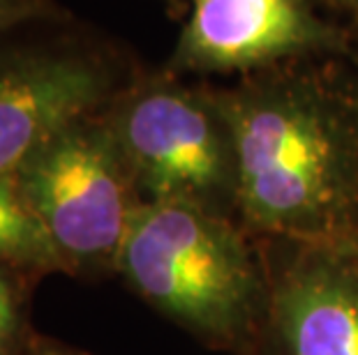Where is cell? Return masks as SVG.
Instances as JSON below:
<instances>
[{"label":"cell","mask_w":358,"mask_h":355,"mask_svg":"<svg viewBox=\"0 0 358 355\" xmlns=\"http://www.w3.org/2000/svg\"><path fill=\"white\" fill-rule=\"evenodd\" d=\"M238 160V222L262 243L340 245L358 229V88L289 63L217 90Z\"/></svg>","instance_id":"obj_1"},{"label":"cell","mask_w":358,"mask_h":355,"mask_svg":"<svg viewBox=\"0 0 358 355\" xmlns=\"http://www.w3.org/2000/svg\"><path fill=\"white\" fill-rule=\"evenodd\" d=\"M116 273L208 349L255 355L268 314L264 249L241 222L187 203H141Z\"/></svg>","instance_id":"obj_2"},{"label":"cell","mask_w":358,"mask_h":355,"mask_svg":"<svg viewBox=\"0 0 358 355\" xmlns=\"http://www.w3.org/2000/svg\"><path fill=\"white\" fill-rule=\"evenodd\" d=\"M143 203H187L238 222V160L217 90L157 77L102 109Z\"/></svg>","instance_id":"obj_3"},{"label":"cell","mask_w":358,"mask_h":355,"mask_svg":"<svg viewBox=\"0 0 358 355\" xmlns=\"http://www.w3.org/2000/svg\"><path fill=\"white\" fill-rule=\"evenodd\" d=\"M17 180L67 275L116 273L143 201L102 111L53 134L24 162Z\"/></svg>","instance_id":"obj_4"},{"label":"cell","mask_w":358,"mask_h":355,"mask_svg":"<svg viewBox=\"0 0 358 355\" xmlns=\"http://www.w3.org/2000/svg\"><path fill=\"white\" fill-rule=\"evenodd\" d=\"M347 49L345 30L322 19L310 0H192L171 70L248 77Z\"/></svg>","instance_id":"obj_5"},{"label":"cell","mask_w":358,"mask_h":355,"mask_svg":"<svg viewBox=\"0 0 358 355\" xmlns=\"http://www.w3.org/2000/svg\"><path fill=\"white\" fill-rule=\"evenodd\" d=\"M268 314L255 355H358V266L340 245H264Z\"/></svg>","instance_id":"obj_6"},{"label":"cell","mask_w":358,"mask_h":355,"mask_svg":"<svg viewBox=\"0 0 358 355\" xmlns=\"http://www.w3.org/2000/svg\"><path fill=\"white\" fill-rule=\"evenodd\" d=\"M100 60L74 51L0 56V176L17 173L37 148L113 100Z\"/></svg>","instance_id":"obj_7"},{"label":"cell","mask_w":358,"mask_h":355,"mask_svg":"<svg viewBox=\"0 0 358 355\" xmlns=\"http://www.w3.org/2000/svg\"><path fill=\"white\" fill-rule=\"evenodd\" d=\"M0 263L19 270L24 277L65 273L47 231L19 190L17 173L0 176Z\"/></svg>","instance_id":"obj_8"},{"label":"cell","mask_w":358,"mask_h":355,"mask_svg":"<svg viewBox=\"0 0 358 355\" xmlns=\"http://www.w3.org/2000/svg\"><path fill=\"white\" fill-rule=\"evenodd\" d=\"M24 277L0 263V355H24L28 349V321L24 312Z\"/></svg>","instance_id":"obj_9"},{"label":"cell","mask_w":358,"mask_h":355,"mask_svg":"<svg viewBox=\"0 0 358 355\" xmlns=\"http://www.w3.org/2000/svg\"><path fill=\"white\" fill-rule=\"evenodd\" d=\"M51 10L49 0H0V35L26 21L47 17Z\"/></svg>","instance_id":"obj_10"},{"label":"cell","mask_w":358,"mask_h":355,"mask_svg":"<svg viewBox=\"0 0 358 355\" xmlns=\"http://www.w3.org/2000/svg\"><path fill=\"white\" fill-rule=\"evenodd\" d=\"M26 353L28 355H88L79 349H72L67 344L53 342V339H44V337H30Z\"/></svg>","instance_id":"obj_11"},{"label":"cell","mask_w":358,"mask_h":355,"mask_svg":"<svg viewBox=\"0 0 358 355\" xmlns=\"http://www.w3.org/2000/svg\"><path fill=\"white\" fill-rule=\"evenodd\" d=\"M324 3L331 5V7H338V10L352 12L358 17V0H324Z\"/></svg>","instance_id":"obj_12"},{"label":"cell","mask_w":358,"mask_h":355,"mask_svg":"<svg viewBox=\"0 0 358 355\" xmlns=\"http://www.w3.org/2000/svg\"><path fill=\"white\" fill-rule=\"evenodd\" d=\"M345 247L349 249V254H352V259H354V263L358 266V229L354 231V236L349 238V240H345Z\"/></svg>","instance_id":"obj_13"}]
</instances>
